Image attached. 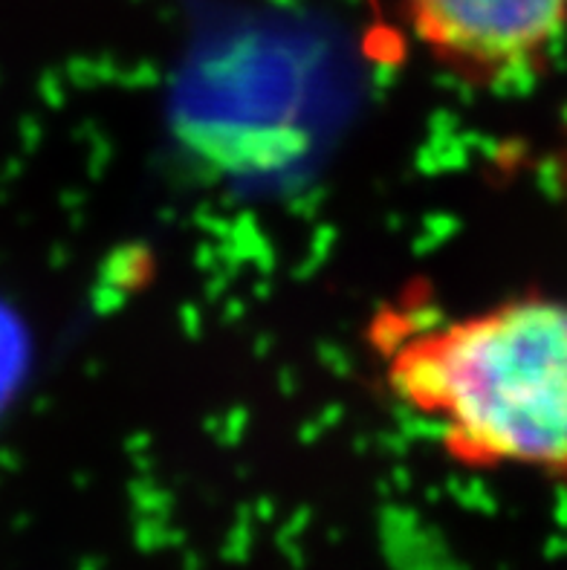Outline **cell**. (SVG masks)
I'll list each match as a JSON object with an SVG mask.
<instances>
[{"instance_id":"2","label":"cell","mask_w":567,"mask_h":570,"mask_svg":"<svg viewBox=\"0 0 567 570\" xmlns=\"http://www.w3.org/2000/svg\"><path fill=\"white\" fill-rule=\"evenodd\" d=\"M409 36L443 76L498 90L545 70L567 38V0H397Z\"/></svg>"},{"instance_id":"1","label":"cell","mask_w":567,"mask_h":570,"mask_svg":"<svg viewBox=\"0 0 567 570\" xmlns=\"http://www.w3.org/2000/svg\"><path fill=\"white\" fill-rule=\"evenodd\" d=\"M371 345L388 394L454 466L567 487V296L525 289L446 316L391 307Z\"/></svg>"}]
</instances>
